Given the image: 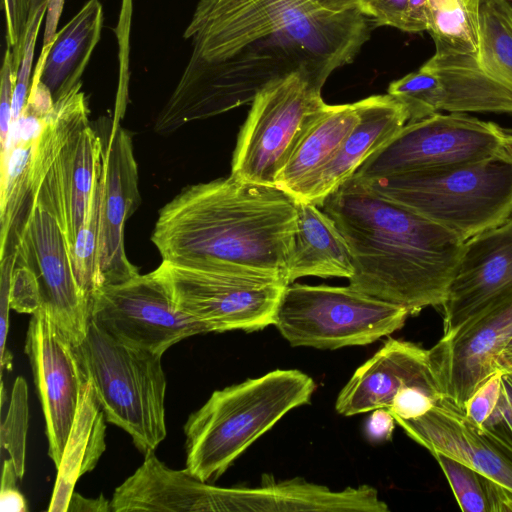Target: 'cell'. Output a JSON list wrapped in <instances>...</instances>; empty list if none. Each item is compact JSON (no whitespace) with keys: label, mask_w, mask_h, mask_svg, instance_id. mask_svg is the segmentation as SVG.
<instances>
[{"label":"cell","mask_w":512,"mask_h":512,"mask_svg":"<svg viewBox=\"0 0 512 512\" xmlns=\"http://www.w3.org/2000/svg\"><path fill=\"white\" fill-rule=\"evenodd\" d=\"M316 85L303 72L275 80L251 103L233 152L231 175L276 186L294 149L326 107Z\"/></svg>","instance_id":"9"},{"label":"cell","mask_w":512,"mask_h":512,"mask_svg":"<svg viewBox=\"0 0 512 512\" xmlns=\"http://www.w3.org/2000/svg\"><path fill=\"white\" fill-rule=\"evenodd\" d=\"M478 5L461 4L455 8L430 7L428 33L436 52L478 54Z\"/></svg>","instance_id":"27"},{"label":"cell","mask_w":512,"mask_h":512,"mask_svg":"<svg viewBox=\"0 0 512 512\" xmlns=\"http://www.w3.org/2000/svg\"><path fill=\"white\" fill-rule=\"evenodd\" d=\"M412 387L442 392L431 367L429 350L390 338L356 369L340 391L335 408L343 416L379 408L389 410L395 399Z\"/></svg>","instance_id":"18"},{"label":"cell","mask_w":512,"mask_h":512,"mask_svg":"<svg viewBox=\"0 0 512 512\" xmlns=\"http://www.w3.org/2000/svg\"><path fill=\"white\" fill-rule=\"evenodd\" d=\"M319 207L348 244L351 287L410 314L442 306L464 247L457 235L354 176Z\"/></svg>","instance_id":"2"},{"label":"cell","mask_w":512,"mask_h":512,"mask_svg":"<svg viewBox=\"0 0 512 512\" xmlns=\"http://www.w3.org/2000/svg\"><path fill=\"white\" fill-rule=\"evenodd\" d=\"M408 0H364L362 12L377 26L403 30Z\"/></svg>","instance_id":"36"},{"label":"cell","mask_w":512,"mask_h":512,"mask_svg":"<svg viewBox=\"0 0 512 512\" xmlns=\"http://www.w3.org/2000/svg\"><path fill=\"white\" fill-rule=\"evenodd\" d=\"M387 93L406 108L408 122L442 111L512 115V88L472 54L435 51L417 71L392 81Z\"/></svg>","instance_id":"12"},{"label":"cell","mask_w":512,"mask_h":512,"mask_svg":"<svg viewBox=\"0 0 512 512\" xmlns=\"http://www.w3.org/2000/svg\"><path fill=\"white\" fill-rule=\"evenodd\" d=\"M395 419L389 410L379 408L372 411L366 422V435L371 441L381 442L392 436Z\"/></svg>","instance_id":"38"},{"label":"cell","mask_w":512,"mask_h":512,"mask_svg":"<svg viewBox=\"0 0 512 512\" xmlns=\"http://www.w3.org/2000/svg\"><path fill=\"white\" fill-rule=\"evenodd\" d=\"M396 423L432 455L451 457L512 494V458L486 437L451 399L443 396L421 417Z\"/></svg>","instance_id":"19"},{"label":"cell","mask_w":512,"mask_h":512,"mask_svg":"<svg viewBox=\"0 0 512 512\" xmlns=\"http://www.w3.org/2000/svg\"><path fill=\"white\" fill-rule=\"evenodd\" d=\"M407 308L353 287L289 284L274 326L292 346H363L402 328Z\"/></svg>","instance_id":"7"},{"label":"cell","mask_w":512,"mask_h":512,"mask_svg":"<svg viewBox=\"0 0 512 512\" xmlns=\"http://www.w3.org/2000/svg\"><path fill=\"white\" fill-rule=\"evenodd\" d=\"M463 3V0H429L430 7L439 9L455 8Z\"/></svg>","instance_id":"43"},{"label":"cell","mask_w":512,"mask_h":512,"mask_svg":"<svg viewBox=\"0 0 512 512\" xmlns=\"http://www.w3.org/2000/svg\"><path fill=\"white\" fill-rule=\"evenodd\" d=\"M361 10L328 13L308 0H199L183 37L192 53L154 131L252 103L267 85L303 72L324 86L370 38Z\"/></svg>","instance_id":"1"},{"label":"cell","mask_w":512,"mask_h":512,"mask_svg":"<svg viewBox=\"0 0 512 512\" xmlns=\"http://www.w3.org/2000/svg\"><path fill=\"white\" fill-rule=\"evenodd\" d=\"M112 122L104 149L99 206L98 288L139 275L125 252L124 228L140 203L138 167L131 134ZM97 288V289H98Z\"/></svg>","instance_id":"17"},{"label":"cell","mask_w":512,"mask_h":512,"mask_svg":"<svg viewBox=\"0 0 512 512\" xmlns=\"http://www.w3.org/2000/svg\"><path fill=\"white\" fill-rule=\"evenodd\" d=\"M512 296V218L473 236L463 251L442 304L443 336Z\"/></svg>","instance_id":"15"},{"label":"cell","mask_w":512,"mask_h":512,"mask_svg":"<svg viewBox=\"0 0 512 512\" xmlns=\"http://www.w3.org/2000/svg\"><path fill=\"white\" fill-rule=\"evenodd\" d=\"M360 120L334 157L305 187L298 201L320 206L354 175L362 163L389 141L409 120L406 108L388 93L357 101Z\"/></svg>","instance_id":"21"},{"label":"cell","mask_w":512,"mask_h":512,"mask_svg":"<svg viewBox=\"0 0 512 512\" xmlns=\"http://www.w3.org/2000/svg\"><path fill=\"white\" fill-rule=\"evenodd\" d=\"M176 307L210 332L258 331L274 324L286 278L232 266L162 260L153 271Z\"/></svg>","instance_id":"8"},{"label":"cell","mask_w":512,"mask_h":512,"mask_svg":"<svg viewBox=\"0 0 512 512\" xmlns=\"http://www.w3.org/2000/svg\"><path fill=\"white\" fill-rule=\"evenodd\" d=\"M432 456L440 465L462 511L490 512L489 479L451 457L438 453Z\"/></svg>","instance_id":"29"},{"label":"cell","mask_w":512,"mask_h":512,"mask_svg":"<svg viewBox=\"0 0 512 512\" xmlns=\"http://www.w3.org/2000/svg\"><path fill=\"white\" fill-rule=\"evenodd\" d=\"M90 320L117 341L160 355L183 339L210 332L176 307L153 271L98 288Z\"/></svg>","instance_id":"11"},{"label":"cell","mask_w":512,"mask_h":512,"mask_svg":"<svg viewBox=\"0 0 512 512\" xmlns=\"http://www.w3.org/2000/svg\"><path fill=\"white\" fill-rule=\"evenodd\" d=\"M478 429L512 458V372H502L497 401Z\"/></svg>","instance_id":"30"},{"label":"cell","mask_w":512,"mask_h":512,"mask_svg":"<svg viewBox=\"0 0 512 512\" xmlns=\"http://www.w3.org/2000/svg\"><path fill=\"white\" fill-rule=\"evenodd\" d=\"M296 227L292 195L230 174L183 188L160 209L151 240L164 261L286 278Z\"/></svg>","instance_id":"3"},{"label":"cell","mask_w":512,"mask_h":512,"mask_svg":"<svg viewBox=\"0 0 512 512\" xmlns=\"http://www.w3.org/2000/svg\"><path fill=\"white\" fill-rule=\"evenodd\" d=\"M362 181L464 242L512 218V155Z\"/></svg>","instance_id":"5"},{"label":"cell","mask_w":512,"mask_h":512,"mask_svg":"<svg viewBox=\"0 0 512 512\" xmlns=\"http://www.w3.org/2000/svg\"><path fill=\"white\" fill-rule=\"evenodd\" d=\"M103 22L102 4L89 0L49 44L43 45L34 70L54 101L82 83L81 77L100 40Z\"/></svg>","instance_id":"22"},{"label":"cell","mask_w":512,"mask_h":512,"mask_svg":"<svg viewBox=\"0 0 512 512\" xmlns=\"http://www.w3.org/2000/svg\"><path fill=\"white\" fill-rule=\"evenodd\" d=\"M477 17L478 62L512 88V11L500 0H479Z\"/></svg>","instance_id":"26"},{"label":"cell","mask_w":512,"mask_h":512,"mask_svg":"<svg viewBox=\"0 0 512 512\" xmlns=\"http://www.w3.org/2000/svg\"><path fill=\"white\" fill-rule=\"evenodd\" d=\"M104 146L89 123L68 140L35 199L57 219L71 251L103 170Z\"/></svg>","instance_id":"20"},{"label":"cell","mask_w":512,"mask_h":512,"mask_svg":"<svg viewBox=\"0 0 512 512\" xmlns=\"http://www.w3.org/2000/svg\"><path fill=\"white\" fill-rule=\"evenodd\" d=\"M495 365L497 370L512 372V338L497 355Z\"/></svg>","instance_id":"42"},{"label":"cell","mask_w":512,"mask_h":512,"mask_svg":"<svg viewBox=\"0 0 512 512\" xmlns=\"http://www.w3.org/2000/svg\"><path fill=\"white\" fill-rule=\"evenodd\" d=\"M25 353L44 413L48 456L57 468L78 409L85 378L74 345L43 308L30 318Z\"/></svg>","instance_id":"14"},{"label":"cell","mask_w":512,"mask_h":512,"mask_svg":"<svg viewBox=\"0 0 512 512\" xmlns=\"http://www.w3.org/2000/svg\"><path fill=\"white\" fill-rule=\"evenodd\" d=\"M28 422V386L19 376L12 386L8 411L1 424L0 441L2 458L12 460L20 480L25 474Z\"/></svg>","instance_id":"28"},{"label":"cell","mask_w":512,"mask_h":512,"mask_svg":"<svg viewBox=\"0 0 512 512\" xmlns=\"http://www.w3.org/2000/svg\"><path fill=\"white\" fill-rule=\"evenodd\" d=\"M314 380L276 369L214 391L184 424L186 468L211 482L292 409L308 404Z\"/></svg>","instance_id":"4"},{"label":"cell","mask_w":512,"mask_h":512,"mask_svg":"<svg viewBox=\"0 0 512 512\" xmlns=\"http://www.w3.org/2000/svg\"><path fill=\"white\" fill-rule=\"evenodd\" d=\"M105 421L93 385L85 380L61 462L56 468L49 512H67L76 482L96 467L106 449Z\"/></svg>","instance_id":"24"},{"label":"cell","mask_w":512,"mask_h":512,"mask_svg":"<svg viewBox=\"0 0 512 512\" xmlns=\"http://www.w3.org/2000/svg\"><path fill=\"white\" fill-rule=\"evenodd\" d=\"M502 371H495L464 404V412L472 423L479 428L492 412L497 401Z\"/></svg>","instance_id":"35"},{"label":"cell","mask_w":512,"mask_h":512,"mask_svg":"<svg viewBox=\"0 0 512 512\" xmlns=\"http://www.w3.org/2000/svg\"><path fill=\"white\" fill-rule=\"evenodd\" d=\"M74 349L106 421L128 433L141 453L155 451L167 435L163 355L123 344L91 320Z\"/></svg>","instance_id":"6"},{"label":"cell","mask_w":512,"mask_h":512,"mask_svg":"<svg viewBox=\"0 0 512 512\" xmlns=\"http://www.w3.org/2000/svg\"><path fill=\"white\" fill-rule=\"evenodd\" d=\"M0 73V150L2 153L10 136L13 95L18 73L9 47L5 49Z\"/></svg>","instance_id":"33"},{"label":"cell","mask_w":512,"mask_h":512,"mask_svg":"<svg viewBox=\"0 0 512 512\" xmlns=\"http://www.w3.org/2000/svg\"><path fill=\"white\" fill-rule=\"evenodd\" d=\"M354 273L348 244L331 217L314 203L297 200V227L286 278L350 279Z\"/></svg>","instance_id":"23"},{"label":"cell","mask_w":512,"mask_h":512,"mask_svg":"<svg viewBox=\"0 0 512 512\" xmlns=\"http://www.w3.org/2000/svg\"><path fill=\"white\" fill-rule=\"evenodd\" d=\"M67 512H112L111 503L104 496L85 498L74 492Z\"/></svg>","instance_id":"40"},{"label":"cell","mask_w":512,"mask_h":512,"mask_svg":"<svg viewBox=\"0 0 512 512\" xmlns=\"http://www.w3.org/2000/svg\"><path fill=\"white\" fill-rule=\"evenodd\" d=\"M64 0H49L47 6V21L43 38V45L49 44L55 33L59 21Z\"/></svg>","instance_id":"41"},{"label":"cell","mask_w":512,"mask_h":512,"mask_svg":"<svg viewBox=\"0 0 512 512\" xmlns=\"http://www.w3.org/2000/svg\"><path fill=\"white\" fill-rule=\"evenodd\" d=\"M6 22V42L11 48L17 70L21 65L23 41L35 0H3Z\"/></svg>","instance_id":"32"},{"label":"cell","mask_w":512,"mask_h":512,"mask_svg":"<svg viewBox=\"0 0 512 512\" xmlns=\"http://www.w3.org/2000/svg\"><path fill=\"white\" fill-rule=\"evenodd\" d=\"M359 120L357 102L327 104L294 149L277 178L276 186L297 200L334 157Z\"/></svg>","instance_id":"25"},{"label":"cell","mask_w":512,"mask_h":512,"mask_svg":"<svg viewBox=\"0 0 512 512\" xmlns=\"http://www.w3.org/2000/svg\"><path fill=\"white\" fill-rule=\"evenodd\" d=\"M511 155V128L467 113L438 112L406 123L353 176L367 181Z\"/></svg>","instance_id":"10"},{"label":"cell","mask_w":512,"mask_h":512,"mask_svg":"<svg viewBox=\"0 0 512 512\" xmlns=\"http://www.w3.org/2000/svg\"><path fill=\"white\" fill-rule=\"evenodd\" d=\"M512 338V296L480 314L429 350L443 394L464 410L468 398L495 371L496 357Z\"/></svg>","instance_id":"16"},{"label":"cell","mask_w":512,"mask_h":512,"mask_svg":"<svg viewBox=\"0 0 512 512\" xmlns=\"http://www.w3.org/2000/svg\"><path fill=\"white\" fill-rule=\"evenodd\" d=\"M503 4H505L512 11V0H500Z\"/></svg>","instance_id":"44"},{"label":"cell","mask_w":512,"mask_h":512,"mask_svg":"<svg viewBox=\"0 0 512 512\" xmlns=\"http://www.w3.org/2000/svg\"><path fill=\"white\" fill-rule=\"evenodd\" d=\"M18 477L15 466L10 459H3L0 491L1 512H27L26 498L17 488Z\"/></svg>","instance_id":"37"},{"label":"cell","mask_w":512,"mask_h":512,"mask_svg":"<svg viewBox=\"0 0 512 512\" xmlns=\"http://www.w3.org/2000/svg\"><path fill=\"white\" fill-rule=\"evenodd\" d=\"M15 263L36 275L42 308L74 346L85 338L91 298L74 273L67 238L55 216L34 205L15 247Z\"/></svg>","instance_id":"13"},{"label":"cell","mask_w":512,"mask_h":512,"mask_svg":"<svg viewBox=\"0 0 512 512\" xmlns=\"http://www.w3.org/2000/svg\"><path fill=\"white\" fill-rule=\"evenodd\" d=\"M10 307L19 313L31 315L42 308L37 277L26 265L15 263L11 280Z\"/></svg>","instance_id":"31"},{"label":"cell","mask_w":512,"mask_h":512,"mask_svg":"<svg viewBox=\"0 0 512 512\" xmlns=\"http://www.w3.org/2000/svg\"><path fill=\"white\" fill-rule=\"evenodd\" d=\"M0 362L1 371L10 369L12 355L6 350V340L9 330L10 290L12 274L15 266V252L0 259Z\"/></svg>","instance_id":"34"},{"label":"cell","mask_w":512,"mask_h":512,"mask_svg":"<svg viewBox=\"0 0 512 512\" xmlns=\"http://www.w3.org/2000/svg\"><path fill=\"white\" fill-rule=\"evenodd\" d=\"M429 22V0H408L402 31L408 33H421L428 31Z\"/></svg>","instance_id":"39"}]
</instances>
